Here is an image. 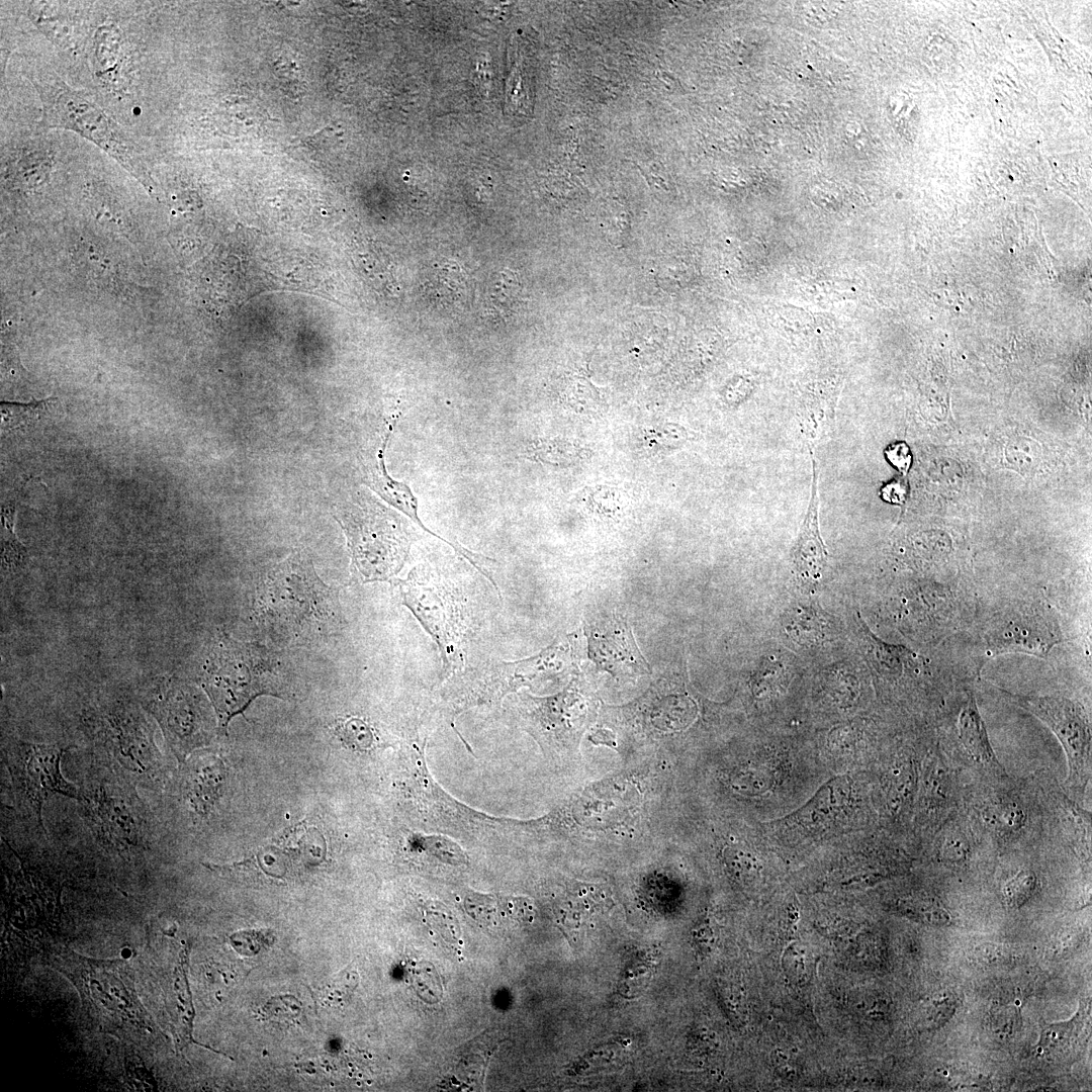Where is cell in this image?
<instances>
[{
  "mask_svg": "<svg viewBox=\"0 0 1092 1092\" xmlns=\"http://www.w3.org/2000/svg\"><path fill=\"white\" fill-rule=\"evenodd\" d=\"M255 615L272 636L288 642L330 636L340 624L336 589L316 574L308 556L294 552L258 584Z\"/></svg>",
  "mask_w": 1092,
  "mask_h": 1092,
  "instance_id": "cell-1",
  "label": "cell"
},
{
  "mask_svg": "<svg viewBox=\"0 0 1092 1092\" xmlns=\"http://www.w3.org/2000/svg\"><path fill=\"white\" fill-rule=\"evenodd\" d=\"M22 71L40 100L38 126L41 129L74 131L95 144L144 184H151L139 146L85 92L69 86L44 64L28 61L23 64Z\"/></svg>",
  "mask_w": 1092,
  "mask_h": 1092,
  "instance_id": "cell-2",
  "label": "cell"
},
{
  "mask_svg": "<svg viewBox=\"0 0 1092 1092\" xmlns=\"http://www.w3.org/2000/svg\"><path fill=\"white\" fill-rule=\"evenodd\" d=\"M276 663L262 646L220 634L205 656L199 680L214 709L219 733L261 695L280 697Z\"/></svg>",
  "mask_w": 1092,
  "mask_h": 1092,
  "instance_id": "cell-3",
  "label": "cell"
},
{
  "mask_svg": "<svg viewBox=\"0 0 1092 1092\" xmlns=\"http://www.w3.org/2000/svg\"><path fill=\"white\" fill-rule=\"evenodd\" d=\"M52 966L77 988L83 1009L107 1032L153 1034V1022L140 1003L122 960H97L71 949L54 954Z\"/></svg>",
  "mask_w": 1092,
  "mask_h": 1092,
  "instance_id": "cell-4",
  "label": "cell"
},
{
  "mask_svg": "<svg viewBox=\"0 0 1092 1092\" xmlns=\"http://www.w3.org/2000/svg\"><path fill=\"white\" fill-rule=\"evenodd\" d=\"M84 724L96 747L117 768L116 775L123 777L125 770V779L140 783L159 780L162 763L154 728L138 705L116 700L97 706L85 713Z\"/></svg>",
  "mask_w": 1092,
  "mask_h": 1092,
  "instance_id": "cell-5",
  "label": "cell"
},
{
  "mask_svg": "<svg viewBox=\"0 0 1092 1092\" xmlns=\"http://www.w3.org/2000/svg\"><path fill=\"white\" fill-rule=\"evenodd\" d=\"M69 749L58 743H34L15 738L3 747L15 804L41 830L42 805L51 795L80 800V790L61 771L62 757Z\"/></svg>",
  "mask_w": 1092,
  "mask_h": 1092,
  "instance_id": "cell-6",
  "label": "cell"
},
{
  "mask_svg": "<svg viewBox=\"0 0 1092 1092\" xmlns=\"http://www.w3.org/2000/svg\"><path fill=\"white\" fill-rule=\"evenodd\" d=\"M142 705L156 719L181 763L210 741L212 718L202 695L190 684L175 676L157 677L143 696Z\"/></svg>",
  "mask_w": 1092,
  "mask_h": 1092,
  "instance_id": "cell-7",
  "label": "cell"
},
{
  "mask_svg": "<svg viewBox=\"0 0 1092 1092\" xmlns=\"http://www.w3.org/2000/svg\"><path fill=\"white\" fill-rule=\"evenodd\" d=\"M403 604L414 613L441 651L447 673L463 664L464 617L460 600L438 576L424 569L398 581Z\"/></svg>",
  "mask_w": 1092,
  "mask_h": 1092,
  "instance_id": "cell-8",
  "label": "cell"
},
{
  "mask_svg": "<svg viewBox=\"0 0 1092 1092\" xmlns=\"http://www.w3.org/2000/svg\"><path fill=\"white\" fill-rule=\"evenodd\" d=\"M110 770L80 789V800L93 831L105 845L130 852L144 847L146 820L140 800L129 781Z\"/></svg>",
  "mask_w": 1092,
  "mask_h": 1092,
  "instance_id": "cell-9",
  "label": "cell"
},
{
  "mask_svg": "<svg viewBox=\"0 0 1092 1092\" xmlns=\"http://www.w3.org/2000/svg\"><path fill=\"white\" fill-rule=\"evenodd\" d=\"M1002 692L1054 732L1066 753L1067 784L1074 791L1084 790L1091 778V723L1081 704L1062 696H1024Z\"/></svg>",
  "mask_w": 1092,
  "mask_h": 1092,
  "instance_id": "cell-10",
  "label": "cell"
},
{
  "mask_svg": "<svg viewBox=\"0 0 1092 1092\" xmlns=\"http://www.w3.org/2000/svg\"><path fill=\"white\" fill-rule=\"evenodd\" d=\"M355 570L363 581L384 580L399 570L407 543L393 521L343 518Z\"/></svg>",
  "mask_w": 1092,
  "mask_h": 1092,
  "instance_id": "cell-11",
  "label": "cell"
},
{
  "mask_svg": "<svg viewBox=\"0 0 1092 1092\" xmlns=\"http://www.w3.org/2000/svg\"><path fill=\"white\" fill-rule=\"evenodd\" d=\"M1061 640L1057 621L1036 604L1006 610L990 621L984 634L988 656L1021 652L1044 658Z\"/></svg>",
  "mask_w": 1092,
  "mask_h": 1092,
  "instance_id": "cell-12",
  "label": "cell"
},
{
  "mask_svg": "<svg viewBox=\"0 0 1092 1092\" xmlns=\"http://www.w3.org/2000/svg\"><path fill=\"white\" fill-rule=\"evenodd\" d=\"M519 711L525 728L549 751L571 749L584 721V704L574 692L565 691L548 698L525 696Z\"/></svg>",
  "mask_w": 1092,
  "mask_h": 1092,
  "instance_id": "cell-13",
  "label": "cell"
},
{
  "mask_svg": "<svg viewBox=\"0 0 1092 1092\" xmlns=\"http://www.w3.org/2000/svg\"><path fill=\"white\" fill-rule=\"evenodd\" d=\"M588 655L601 669L615 673L646 674L650 668L638 650L626 621L615 616L606 623L589 625Z\"/></svg>",
  "mask_w": 1092,
  "mask_h": 1092,
  "instance_id": "cell-14",
  "label": "cell"
},
{
  "mask_svg": "<svg viewBox=\"0 0 1092 1092\" xmlns=\"http://www.w3.org/2000/svg\"><path fill=\"white\" fill-rule=\"evenodd\" d=\"M558 648H548L530 659L499 664L481 673L460 698L463 707L491 703L522 685H528L542 670L550 668Z\"/></svg>",
  "mask_w": 1092,
  "mask_h": 1092,
  "instance_id": "cell-15",
  "label": "cell"
},
{
  "mask_svg": "<svg viewBox=\"0 0 1092 1092\" xmlns=\"http://www.w3.org/2000/svg\"><path fill=\"white\" fill-rule=\"evenodd\" d=\"M813 480L807 512L792 550L796 572L806 584H816L826 565L828 552L821 538L818 523V493L816 463L812 457Z\"/></svg>",
  "mask_w": 1092,
  "mask_h": 1092,
  "instance_id": "cell-16",
  "label": "cell"
},
{
  "mask_svg": "<svg viewBox=\"0 0 1092 1092\" xmlns=\"http://www.w3.org/2000/svg\"><path fill=\"white\" fill-rule=\"evenodd\" d=\"M393 426H389L382 436L379 447L377 448L376 457L374 463L369 464L368 468V483L376 490L385 500L391 504L393 507L400 510L407 517H410L418 526H420L425 532L436 536L445 543L452 546L457 552L462 554L473 565L477 564L480 555L473 553L456 542H449L446 539L436 535L422 523L418 516V499L413 494L410 487L401 482H398L391 478L384 465V451L392 431Z\"/></svg>",
  "mask_w": 1092,
  "mask_h": 1092,
  "instance_id": "cell-17",
  "label": "cell"
},
{
  "mask_svg": "<svg viewBox=\"0 0 1092 1092\" xmlns=\"http://www.w3.org/2000/svg\"><path fill=\"white\" fill-rule=\"evenodd\" d=\"M224 779V764L214 755H195L185 763L183 793L197 814L206 816L211 811L220 796Z\"/></svg>",
  "mask_w": 1092,
  "mask_h": 1092,
  "instance_id": "cell-18",
  "label": "cell"
},
{
  "mask_svg": "<svg viewBox=\"0 0 1092 1092\" xmlns=\"http://www.w3.org/2000/svg\"><path fill=\"white\" fill-rule=\"evenodd\" d=\"M958 729L961 743L976 763L996 776H1005L1004 768L992 748L976 699L972 695L961 710Z\"/></svg>",
  "mask_w": 1092,
  "mask_h": 1092,
  "instance_id": "cell-19",
  "label": "cell"
},
{
  "mask_svg": "<svg viewBox=\"0 0 1092 1092\" xmlns=\"http://www.w3.org/2000/svg\"><path fill=\"white\" fill-rule=\"evenodd\" d=\"M405 849L418 863L426 866L458 868L468 864V856L462 847L442 835L411 833L405 840Z\"/></svg>",
  "mask_w": 1092,
  "mask_h": 1092,
  "instance_id": "cell-20",
  "label": "cell"
},
{
  "mask_svg": "<svg viewBox=\"0 0 1092 1092\" xmlns=\"http://www.w3.org/2000/svg\"><path fill=\"white\" fill-rule=\"evenodd\" d=\"M187 952L188 948L180 952L179 962L174 969L173 1009L169 1011L177 1050H182L192 1041L194 1011L187 981Z\"/></svg>",
  "mask_w": 1092,
  "mask_h": 1092,
  "instance_id": "cell-21",
  "label": "cell"
},
{
  "mask_svg": "<svg viewBox=\"0 0 1092 1092\" xmlns=\"http://www.w3.org/2000/svg\"><path fill=\"white\" fill-rule=\"evenodd\" d=\"M267 117L266 111L257 102L240 96L224 100L213 118L222 131L242 135L256 130Z\"/></svg>",
  "mask_w": 1092,
  "mask_h": 1092,
  "instance_id": "cell-22",
  "label": "cell"
},
{
  "mask_svg": "<svg viewBox=\"0 0 1092 1092\" xmlns=\"http://www.w3.org/2000/svg\"><path fill=\"white\" fill-rule=\"evenodd\" d=\"M2 568L6 573L19 571L28 561L26 547L17 539L14 533L15 509L5 507L2 509Z\"/></svg>",
  "mask_w": 1092,
  "mask_h": 1092,
  "instance_id": "cell-23",
  "label": "cell"
},
{
  "mask_svg": "<svg viewBox=\"0 0 1092 1092\" xmlns=\"http://www.w3.org/2000/svg\"><path fill=\"white\" fill-rule=\"evenodd\" d=\"M985 818L999 832L1014 834L1024 826L1026 814L1017 802L999 800L986 809Z\"/></svg>",
  "mask_w": 1092,
  "mask_h": 1092,
  "instance_id": "cell-24",
  "label": "cell"
},
{
  "mask_svg": "<svg viewBox=\"0 0 1092 1092\" xmlns=\"http://www.w3.org/2000/svg\"><path fill=\"white\" fill-rule=\"evenodd\" d=\"M337 734L346 747L359 752L371 751L379 742L374 729L359 718H350L340 723Z\"/></svg>",
  "mask_w": 1092,
  "mask_h": 1092,
  "instance_id": "cell-25",
  "label": "cell"
},
{
  "mask_svg": "<svg viewBox=\"0 0 1092 1092\" xmlns=\"http://www.w3.org/2000/svg\"><path fill=\"white\" fill-rule=\"evenodd\" d=\"M47 401H33L27 404L2 402V427L5 430H20L34 424L47 411Z\"/></svg>",
  "mask_w": 1092,
  "mask_h": 1092,
  "instance_id": "cell-26",
  "label": "cell"
},
{
  "mask_svg": "<svg viewBox=\"0 0 1092 1092\" xmlns=\"http://www.w3.org/2000/svg\"><path fill=\"white\" fill-rule=\"evenodd\" d=\"M1037 885L1036 875L1030 870H1022L1010 879L1003 888V896L1008 906L1019 908L1033 895Z\"/></svg>",
  "mask_w": 1092,
  "mask_h": 1092,
  "instance_id": "cell-27",
  "label": "cell"
},
{
  "mask_svg": "<svg viewBox=\"0 0 1092 1092\" xmlns=\"http://www.w3.org/2000/svg\"><path fill=\"white\" fill-rule=\"evenodd\" d=\"M970 852V844L967 836L959 829L949 830L943 837L939 847L940 859L949 863L964 861Z\"/></svg>",
  "mask_w": 1092,
  "mask_h": 1092,
  "instance_id": "cell-28",
  "label": "cell"
},
{
  "mask_svg": "<svg viewBox=\"0 0 1092 1092\" xmlns=\"http://www.w3.org/2000/svg\"><path fill=\"white\" fill-rule=\"evenodd\" d=\"M587 498L589 508L603 515L614 514L624 505V496L616 488L604 486L590 488Z\"/></svg>",
  "mask_w": 1092,
  "mask_h": 1092,
  "instance_id": "cell-29",
  "label": "cell"
},
{
  "mask_svg": "<svg viewBox=\"0 0 1092 1092\" xmlns=\"http://www.w3.org/2000/svg\"><path fill=\"white\" fill-rule=\"evenodd\" d=\"M1077 1016L1078 1014L1069 1021L1055 1023L1043 1029L1037 1045L1038 1050L1044 1053L1054 1052L1066 1044L1075 1029Z\"/></svg>",
  "mask_w": 1092,
  "mask_h": 1092,
  "instance_id": "cell-30",
  "label": "cell"
},
{
  "mask_svg": "<svg viewBox=\"0 0 1092 1092\" xmlns=\"http://www.w3.org/2000/svg\"><path fill=\"white\" fill-rule=\"evenodd\" d=\"M887 461L902 475H906L912 465L913 456L910 447L904 441L891 443L884 451Z\"/></svg>",
  "mask_w": 1092,
  "mask_h": 1092,
  "instance_id": "cell-31",
  "label": "cell"
},
{
  "mask_svg": "<svg viewBox=\"0 0 1092 1092\" xmlns=\"http://www.w3.org/2000/svg\"><path fill=\"white\" fill-rule=\"evenodd\" d=\"M914 911L920 920L936 926L949 924L951 918L949 913L936 903L925 902L920 906H916Z\"/></svg>",
  "mask_w": 1092,
  "mask_h": 1092,
  "instance_id": "cell-32",
  "label": "cell"
},
{
  "mask_svg": "<svg viewBox=\"0 0 1092 1092\" xmlns=\"http://www.w3.org/2000/svg\"><path fill=\"white\" fill-rule=\"evenodd\" d=\"M908 495V484L906 479L902 477H896L885 483L881 488V497L893 505H903Z\"/></svg>",
  "mask_w": 1092,
  "mask_h": 1092,
  "instance_id": "cell-33",
  "label": "cell"
}]
</instances>
